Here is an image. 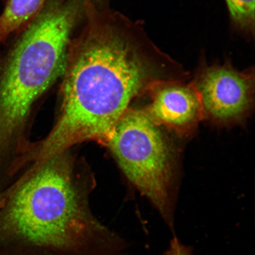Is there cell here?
Wrapping results in <instances>:
<instances>
[{
  "instance_id": "3",
  "label": "cell",
  "mask_w": 255,
  "mask_h": 255,
  "mask_svg": "<svg viewBox=\"0 0 255 255\" xmlns=\"http://www.w3.org/2000/svg\"><path fill=\"white\" fill-rule=\"evenodd\" d=\"M66 151L34 166L0 199V255L23 241L63 246L86 218Z\"/></svg>"
},
{
  "instance_id": "4",
  "label": "cell",
  "mask_w": 255,
  "mask_h": 255,
  "mask_svg": "<svg viewBox=\"0 0 255 255\" xmlns=\"http://www.w3.org/2000/svg\"><path fill=\"white\" fill-rule=\"evenodd\" d=\"M159 127L145 109L128 108L114 127L106 145L127 178L150 200L174 234L169 194L171 152Z\"/></svg>"
},
{
  "instance_id": "6",
  "label": "cell",
  "mask_w": 255,
  "mask_h": 255,
  "mask_svg": "<svg viewBox=\"0 0 255 255\" xmlns=\"http://www.w3.org/2000/svg\"><path fill=\"white\" fill-rule=\"evenodd\" d=\"M149 92L152 101L145 110L159 126L184 132L203 119L202 102L194 84H184L182 81L162 82Z\"/></svg>"
},
{
  "instance_id": "8",
  "label": "cell",
  "mask_w": 255,
  "mask_h": 255,
  "mask_svg": "<svg viewBox=\"0 0 255 255\" xmlns=\"http://www.w3.org/2000/svg\"><path fill=\"white\" fill-rule=\"evenodd\" d=\"M233 23L242 30L254 33L255 0H226Z\"/></svg>"
},
{
  "instance_id": "7",
  "label": "cell",
  "mask_w": 255,
  "mask_h": 255,
  "mask_svg": "<svg viewBox=\"0 0 255 255\" xmlns=\"http://www.w3.org/2000/svg\"><path fill=\"white\" fill-rule=\"evenodd\" d=\"M48 0H7L0 16V43L37 17Z\"/></svg>"
},
{
  "instance_id": "5",
  "label": "cell",
  "mask_w": 255,
  "mask_h": 255,
  "mask_svg": "<svg viewBox=\"0 0 255 255\" xmlns=\"http://www.w3.org/2000/svg\"><path fill=\"white\" fill-rule=\"evenodd\" d=\"M204 115L221 122L236 120L250 109L253 100L254 76L231 66L207 68L194 84Z\"/></svg>"
},
{
  "instance_id": "9",
  "label": "cell",
  "mask_w": 255,
  "mask_h": 255,
  "mask_svg": "<svg viewBox=\"0 0 255 255\" xmlns=\"http://www.w3.org/2000/svg\"><path fill=\"white\" fill-rule=\"evenodd\" d=\"M165 255H194L192 248L181 243L176 237L170 241V246Z\"/></svg>"
},
{
  "instance_id": "1",
  "label": "cell",
  "mask_w": 255,
  "mask_h": 255,
  "mask_svg": "<svg viewBox=\"0 0 255 255\" xmlns=\"http://www.w3.org/2000/svg\"><path fill=\"white\" fill-rule=\"evenodd\" d=\"M84 6L87 24L69 44L61 113L49 135L33 146L37 161L82 142L106 145L133 99L156 85L187 76L141 28L119 15L102 14L91 0Z\"/></svg>"
},
{
  "instance_id": "2",
  "label": "cell",
  "mask_w": 255,
  "mask_h": 255,
  "mask_svg": "<svg viewBox=\"0 0 255 255\" xmlns=\"http://www.w3.org/2000/svg\"><path fill=\"white\" fill-rule=\"evenodd\" d=\"M84 0L52 3L24 28L0 68V161L20 135L33 104L65 72Z\"/></svg>"
}]
</instances>
